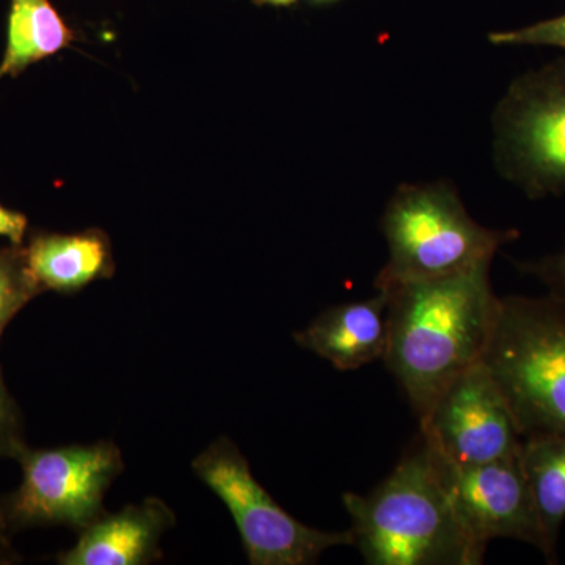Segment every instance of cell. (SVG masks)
<instances>
[{
  "mask_svg": "<svg viewBox=\"0 0 565 565\" xmlns=\"http://www.w3.org/2000/svg\"><path fill=\"white\" fill-rule=\"evenodd\" d=\"M24 250L41 292L76 294L115 274L114 250L103 230L33 234Z\"/></svg>",
  "mask_w": 565,
  "mask_h": 565,
  "instance_id": "obj_12",
  "label": "cell"
},
{
  "mask_svg": "<svg viewBox=\"0 0 565 565\" xmlns=\"http://www.w3.org/2000/svg\"><path fill=\"white\" fill-rule=\"evenodd\" d=\"M498 46H548L565 50V13L514 31L490 33Z\"/></svg>",
  "mask_w": 565,
  "mask_h": 565,
  "instance_id": "obj_16",
  "label": "cell"
},
{
  "mask_svg": "<svg viewBox=\"0 0 565 565\" xmlns=\"http://www.w3.org/2000/svg\"><path fill=\"white\" fill-rule=\"evenodd\" d=\"M40 294L43 292L29 270L24 245L0 248V338L14 316Z\"/></svg>",
  "mask_w": 565,
  "mask_h": 565,
  "instance_id": "obj_15",
  "label": "cell"
},
{
  "mask_svg": "<svg viewBox=\"0 0 565 565\" xmlns=\"http://www.w3.org/2000/svg\"><path fill=\"white\" fill-rule=\"evenodd\" d=\"M73 40L51 0H10L0 79L20 76L29 66L68 47Z\"/></svg>",
  "mask_w": 565,
  "mask_h": 565,
  "instance_id": "obj_13",
  "label": "cell"
},
{
  "mask_svg": "<svg viewBox=\"0 0 565 565\" xmlns=\"http://www.w3.org/2000/svg\"><path fill=\"white\" fill-rule=\"evenodd\" d=\"M20 563V555L13 548L11 542V527L3 511L2 501H0V565H10Z\"/></svg>",
  "mask_w": 565,
  "mask_h": 565,
  "instance_id": "obj_20",
  "label": "cell"
},
{
  "mask_svg": "<svg viewBox=\"0 0 565 565\" xmlns=\"http://www.w3.org/2000/svg\"><path fill=\"white\" fill-rule=\"evenodd\" d=\"M490 264L377 289L388 297L384 362L418 422L446 386L482 362L500 303Z\"/></svg>",
  "mask_w": 565,
  "mask_h": 565,
  "instance_id": "obj_1",
  "label": "cell"
},
{
  "mask_svg": "<svg viewBox=\"0 0 565 565\" xmlns=\"http://www.w3.org/2000/svg\"><path fill=\"white\" fill-rule=\"evenodd\" d=\"M294 341L332 363L338 371H355L384 360L388 343V297L379 291L362 302L323 310L307 329L294 333Z\"/></svg>",
  "mask_w": 565,
  "mask_h": 565,
  "instance_id": "obj_11",
  "label": "cell"
},
{
  "mask_svg": "<svg viewBox=\"0 0 565 565\" xmlns=\"http://www.w3.org/2000/svg\"><path fill=\"white\" fill-rule=\"evenodd\" d=\"M520 462L546 539L556 550L565 520V437L533 435L523 438Z\"/></svg>",
  "mask_w": 565,
  "mask_h": 565,
  "instance_id": "obj_14",
  "label": "cell"
},
{
  "mask_svg": "<svg viewBox=\"0 0 565 565\" xmlns=\"http://www.w3.org/2000/svg\"><path fill=\"white\" fill-rule=\"evenodd\" d=\"M437 457L457 519L476 544L487 548L494 539H512L534 546L548 561L556 559L523 473L520 452L468 467Z\"/></svg>",
  "mask_w": 565,
  "mask_h": 565,
  "instance_id": "obj_9",
  "label": "cell"
},
{
  "mask_svg": "<svg viewBox=\"0 0 565 565\" xmlns=\"http://www.w3.org/2000/svg\"><path fill=\"white\" fill-rule=\"evenodd\" d=\"M259 6L291 7L297 0H255Z\"/></svg>",
  "mask_w": 565,
  "mask_h": 565,
  "instance_id": "obj_21",
  "label": "cell"
},
{
  "mask_svg": "<svg viewBox=\"0 0 565 565\" xmlns=\"http://www.w3.org/2000/svg\"><path fill=\"white\" fill-rule=\"evenodd\" d=\"M24 422L17 401L11 396L0 367V459H13L25 448Z\"/></svg>",
  "mask_w": 565,
  "mask_h": 565,
  "instance_id": "obj_17",
  "label": "cell"
},
{
  "mask_svg": "<svg viewBox=\"0 0 565 565\" xmlns=\"http://www.w3.org/2000/svg\"><path fill=\"white\" fill-rule=\"evenodd\" d=\"M313 2H318V3H330V2H337V0H313Z\"/></svg>",
  "mask_w": 565,
  "mask_h": 565,
  "instance_id": "obj_22",
  "label": "cell"
},
{
  "mask_svg": "<svg viewBox=\"0 0 565 565\" xmlns=\"http://www.w3.org/2000/svg\"><path fill=\"white\" fill-rule=\"evenodd\" d=\"M192 468L228 508L252 565H310L333 546H353L351 530H316L275 503L228 437L207 446Z\"/></svg>",
  "mask_w": 565,
  "mask_h": 565,
  "instance_id": "obj_5",
  "label": "cell"
},
{
  "mask_svg": "<svg viewBox=\"0 0 565 565\" xmlns=\"http://www.w3.org/2000/svg\"><path fill=\"white\" fill-rule=\"evenodd\" d=\"M353 546L370 565H478L486 556L457 519L440 460L419 433L374 490L348 492Z\"/></svg>",
  "mask_w": 565,
  "mask_h": 565,
  "instance_id": "obj_2",
  "label": "cell"
},
{
  "mask_svg": "<svg viewBox=\"0 0 565 565\" xmlns=\"http://www.w3.org/2000/svg\"><path fill=\"white\" fill-rule=\"evenodd\" d=\"M20 487L2 501L11 531L33 526H68L77 533L103 514L104 494L125 470L117 445H68L32 449L17 457Z\"/></svg>",
  "mask_w": 565,
  "mask_h": 565,
  "instance_id": "obj_6",
  "label": "cell"
},
{
  "mask_svg": "<svg viewBox=\"0 0 565 565\" xmlns=\"http://www.w3.org/2000/svg\"><path fill=\"white\" fill-rule=\"evenodd\" d=\"M523 273L544 282L552 296L565 300V247L556 255L545 256L534 263L519 264Z\"/></svg>",
  "mask_w": 565,
  "mask_h": 565,
  "instance_id": "obj_18",
  "label": "cell"
},
{
  "mask_svg": "<svg viewBox=\"0 0 565 565\" xmlns=\"http://www.w3.org/2000/svg\"><path fill=\"white\" fill-rule=\"evenodd\" d=\"M28 226V217L24 214L0 204V237H6L13 245H24Z\"/></svg>",
  "mask_w": 565,
  "mask_h": 565,
  "instance_id": "obj_19",
  "label": "cell"
},
{
  "mask_svg": "<svg viewBox=\"0 0 565 565\" xmlns=\"http://www.w3.org/2000/svg\"><path fill=\"white\" fill-rule=\"evenodd\" d=\"M177 523L159 498L103 514L79 531L76 544L57 556L61 565H147L161 559V539Z\"/></svg>",
  "mask_w": 565,
  "mask_h": 565,
  "instance_id": "obj_10",
  "label": "cell"
},
{
  "mask_svg": "<svg viewBox=\"0 0 565 565\" xmlns=\"http://www.w3.org/2000/svg\"><path fill=\"white\" fill-rule=\"evenodd\" d=\"M438 456L457 467L516 456L522 448L514 415L484 363L455 379L419 422Z\"/></svg>",
  "mask_w": 565,
  "mask_h": 565,
  "instance_id": "obj_8",
  "label": "cell"
},
{
  "mask_svg": "<svg viewBox=\"0 0 565 565\" xmlns=\"http://www.w3.org/2000/svg\"><path fill=\"white\" fill-rule=\"evenodd\" d=\"M482 363L523 438L565 437V300L509 296L500 299Z\"/></svg>",
  "mask_w": 565,
  "mask_h": 565,
  "instance_id": "obj_3",
  "label": "cell"
},
{
  "mask_svg": "<svg viewBox=\"0 0 565 565\" xmlns=\"http://www.w3.org/2000/svg\"><path fill=\"white\" fill-rule=\"evenodd\" d=\"M382 232L390 256L375 280L377 289L492 263L494 253L520 237L519 230L479 225L446 182L401 185L386 206Z\"/></svg>",
  "mask_w": 565,
  "mask_h": 565,
  "instance_id": "obj_4",
  "label": "cell"
},
{
  "mask_svg": "<svg viewBox=\"0 0 565 565\" xmlns=\"http://www.w3.org/2000/svg\"><path fill=\"white\" fill-rule=\"evenodd\" d=\"M494 132L509 181L533 200L565 192V55L512 82Z\"/></svg>",
  "mask_w": 565,
  "mask_h": 565,
  "instance_id": "obj_7",
  "label": "cell"
}]
</instances>
